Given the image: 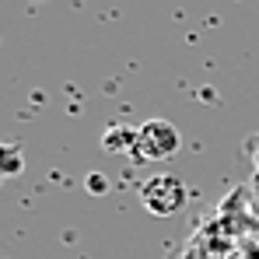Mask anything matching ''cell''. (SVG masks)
<instances>
[{
    "label": "cell",
    "instance_id": "6da1fadb",
    "mask_svg": "<svg viewBox=\"0 0 259 259\" xmlns=\"http://www.w3.org/2000/svg\"><path fill=\"white\" fill-rule=\"evenodd\" d=\"M179 130L168 119H147L144 126L137 130V161H168L179 154Z\"/></svg>",
    "mask_w": 259,
    "mask_h": 259
},
{
    "label": "cell",
    "instance_id": "277c9868",
    "mask_svg": "<svg viewBox=\"0 0 259 259\" xmlns=\"http://www.w3.org/2000/svg\"><path fill=\"white\" fill-rule=\"evenodd\" d=\"M25 172V154L18 144H0V186Z\"/></svg>",
    "mask_w": 259,
    "mask_h": 259
},
{
    "label": "cell",
    "instance_id": "5b68a950",
    "mask_svg": "<svg viewBox=\"0 0 259 259\" xmlns=\"http://www.w3.org/2000/svg\"><path fill=\"white\" fill-rule=\"evenodd\" d=\"M91 189H98V193L105 189V182H102V175H91Z\"/></svg>",
    "mask_w": 259,
    "mask_h": 259
},
{
    "label": "cell",
    "instance_id": "7a4b0ae2",
    "mask_svg": "<svg viewBox=\"0 0 259 259\" xmlns=\"http://www.w3.org/2000/svg\"><path fill=\"white\" fill-rule=\"evenodd\" d=\"M140 200L147 207V214L154 217H175L186 207V186L175 175H154L140 186Z\"/></svg>",
    "mask_w": 259,
    "mask_h": 259
},
{
    "label": "cell",
    "instance_id": "3957f363",
    "mask_svg": "<svg viewBox=\"0 0 259 259\" xmlns=\"http://www.w3.org/2000/svg\"><path fill=\"white\" fill-rule=\"evenodd\" d=\"M102 147H105V154H133L137 151V130H126L123 123H116V126H109L102 133Z\"/></svg>",
    "mask_w": 259,
    "mask_h": 259
}]
</instances>
